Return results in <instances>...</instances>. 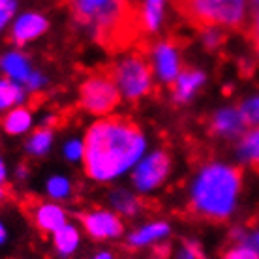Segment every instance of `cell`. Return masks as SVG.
I'll list each match as a JSON object with an SVG mask.
<instances>
[{
	"label": "cell",
	"instance_id": "1",
	"mask_svg": "<svg viewBox=\"0 0 259 259\" xmlns=\"http://www.w3.org/2000/svg\"><path fill=\"white\" fill-rule=\"evenodd\" d=\"M145 147V136L134 120L126 117L98 120L84 139V171L94 181H111L128 171L143 156Z\"/></svg>",
	"mask_w": 259,
	"mask_h": 259
},
{
	"label": "cell",
	"instance_id": "2",
	"mask_svg": "<svg viewBox=\"0 0 259 259\" xmlns=\"http://www.w3.org/2000/svg\"><path fill=\"white\" fill-rule=\"evenodd\" d=\"M240 190V171L210 163L199 171L192 186V208L197 216L222 222L233 212Z\"/></svg>",
	"mask_w": 259,
	"mask_h": 259
},
{
	"label": "cell",
	"instance_id": "3",
	"mask_svg": "<svg viewBox=\"0 0 259 259\" xmlns=\"http://www.w3.org/2000/svg\"><path fill=\"white\" fill-rule=\"evenodd\" d=\"M177 12L197 28H244L248 21V0H173Z\"/></svg>",
	"mask_w": 259,
	"mask_h": 259
},
{
	"label": "cell",
	"instance_id": "4",
	"mask_svg": "<svg viewBox=\"0 0 259 259\" xmlns=\"http://www.w3.org/2000/svg\"><path fill=\"white\" fill-rule=\"evenodd\" d=\"M109 71L120 94L128 100H137L149 94L150 84H152V66L143 53H132L128 57H124Z\"/></svg>",
	"mask_w": 259,
	"mask_h": 259
},
{
	"label": "cell",
	"instance_id": "5",
	"mask_svg": "<svg viewBox=\"0 0 259 259\" xmlns=\"http://www.w3.org/2000/svg\"><path fill=\"white\" fill-rule=\"evenodd\" d=\"M118 100H120V91L109 70L89 77L81 87V105L92 115L109 113L111 109H115Z\"/></svg>",
	"mask_w": 259,
	"mask_h": 259
},
{
	"label": "cell",
	"instance_id": "6",
	"mask_svg": "<svg viewBox=\"0 0 259 259\" xmlns=\"http://www.w3.org/2000/svg\"><path fill=\"white\" fill-rule=\"evenodd\" d=\"M169 169H171V162H169L167 152L158 150L137 165V169L134 171V184L141 192L154 190L156 186H160L165 181V177L169 175Z\"/></svg>",
	"mask_w": 259,
	"mask_h": 259
},
{
	"label": "cell",
	"instance_id": "7",
	"mask_svg": "<svg viewBox=\"0 0 259 259\" xmlns=\"http://www.w3.org/2000/svg\"><path fill=\"white\" fill-rule=\"evenodd\" d=\"M26 214L32 218L39 231H46V233H55L66 224L64 210L57 205H49V203L30 201L26 207Z\"/></svg>",
	"mask_w": 259,
	"mask_h": 259
},
{
	"label": "cell",
	"instance_id": "8",
	"mask_svg": "<svg viewBox=\"0 0 259 259\" xmlns=\"http://www.w3.org/2000/svg\"><path fill=\"white\" fill-rule=\"evenodd\" d=\"M81 222H83L87 233L94 239H111V237H118L122 233V222L107 210L84 214L81 216Z\"/></svg>",
	"mask_w": 259,
	"mask_h": 259
},
{
	"label": "cell",
	"instance_id": "9",
	"mask_svg": "<svg viewBox=\"0 0 259 259\" xmlns=\"http://www.w3.org/2000/svg\"><path fill=\"white\" fill-rule=\"evenodd\" d=\"M152 59H154V68L158 77L162 79V81H165V83L175 81L177 75L181 73V59H179L177 47L167 44V41L158 44L154 47Z\"/></svg>",
	"mask_w": 259,
	"mask_h": 259
},
{
	"label": "cell",
	"instance_id": "10",
	"mask_svg": "<svg viewBox=\"0 0 259 259\" xmlns=\"http://www.w3.org/2000/svg\"><path fill=\"white\" fill-rule=\"evenodd\" d=\"M248 124L242 117L240 109H222L212 118V130L218 136L237 137L242 136V132Z\"/></svg>",
	"mask_w": 259,
	"mask_h": 259
},
{
	"label": "cell",
	"instance_id": "11",
	"mask_svg": "<svg viewBox=\"0 0 259 259\" xmlns=\"http://www.w3.org/2000/svg\"><path fill=\"white\" fill-rule=\"evenodd\" d=\"M47 28L46 17H41L38 13H26L23 17L17 19V23L13 25L12 36L17 44H26L30 39L38 38L39 34H44Z\"/></svg>",
	"mask_w": 259,
	"mask_h": 259
},
{
	"label": "cell",
	"instance_id": "12",
	"mask_svg": "<svg viewBox=\"0 0 259 259\" xmlns=\"http://www.w3.org/2000/svg\"><path fill=\"white\" fill-rule=\"evenodd\" d=\"M205 81V75L197 70H184L181 71L175 79V87H173V98L175 102L182 104V102H188L190 98L194 96L195 91L199 89Z\"/></svg>",
	"mask_w": 259,
	"mask_h": 259
},
{
	"label": "cell",
	"instance_id": "13",
	"mask_svg": "<svg viewBox=\"0 0 259 259\" xmlns=\"http://www.w3.org/2000/svg\"><path fill=\"white\" fill-rule=\"evenodd\" d=\"M0 68L13 81H26L28 75H30L28 60L21 53H8V55H4L2 60H0Z\"/></svg>",
	"mask_w": 259,
	"mask_h": 259
},
{
	"label": "cell",
	"instance_id": "14",
	"mask_svg": "<svg viewBox=\"0 0 259 259\" xmlns=\"http://www.w3.org/2000/svg\"><path fill=\"white\" fill-rule=\"evenodd\" d=\"M163 0H143L141 4V25L145 32H156L162 23Z\"/></svg>",
	"mask_w": 259,
	"mask_h": 259
},
{
	"label": "cell",
	"instance_id": "15",
	"mask_svg": "<svg viewBox=\"0 0 259 259\" xmlns=\"http://www.w3.org/2000/svg\"><path fill=\"white\" fill-rule=\"evenodd\" d=\"M169 233V226L163 222H156V224H149V226L141 227L139 231H136L134 235H130L128 242L132 246H145L150 244L158 239H163Z\"/></svg>",
	"mask_w": 259,
	"mask_h": 259
},
{
	"label": "cell",
	"instance_id": "16",
	"mask_svg": "<svg viewBox=\"0 0 259 259\" xmlns=\"http://www.w3.org/2000/svg\"><path fill=\"white\" fill-rule=\"evenodd\" d=\"M239 154L244 162L259 169V126H253V130L244 134L239 147Z\"/></svg>",
	"mask_w": 259,
	"mask_h": 259
},
{
	"label": "cell",
	"instance_id": "17",
	"mask_svg": "<svg viewBox=\"0 0 259 259\" xmlns=\"http://www.w3.org/2000/svg\"><path fill=\"white\" fill-rule=\"evenodd\" d=\"M79 244V233L73 226H62L55 231V248L60 255H70L77 250Z\"/></svg>",
	"mask_w": 259,
	"mask_h": 259
},
{
	"label": "cell",
	"instance_id": "18",
	"mask_svg": "<svg viewBox=\"0 0 259 259\" xmlns=\"http://www.w3.org/2000/svg\"><path fill=\"white\" fill-rule=\"evenodd\" d=\"M30 124H32V115L28 113L26 109H13L12 113H8L6 118H4V130H6L8 134H23L26 130L30 128Z\"/></svg>",
	"mask_w": 259,
	"mask_h": 259
},
{
	"label": "cell",
	"instance_id": "19",
	"mask_svg": "<svg viewBox=\"0 0 259 259\" xmlns=\"http://www.w3.org/2000/svg\"><path fill=\"white\" fill-rule=\"evenodd\" d=\"M23 98H25V92L15 81L0 79V111L19 104Z\"/></svg>",
	"mask_w": 259,
	"mask_h": 259
},
{
	"label": "cell",
	"instance_id": "20",
	"mask_svg": "<svg viewBox=\"0 0 259 259\" xmlns=\"http://www.w3.org/2000/svg\"><path fill=\"white\" fill-rule=\"evenodd\" d=\"M53 143V134L49 132V130H38L36 134H32V137H30V141L26 143V149H28V152L34 156H41L46 154L47 150H49V147H51Z\"/></svg>",
	"mask_w": 259,
	"mask_h": 259
},
{
	"label": "cell",
	"instance_id": "21",
	"mask_svg": "<svg viewBox=\"0 0 259 259\" xmlns=\"http://www.w3.org/2000/svg\"><path fill=\"white\" fill-rule=\"evenodd\" d=\"M111 201L113 205L118 208V212L128 214V216H134L139 210V199H136L132 194L124 192V190H118V192H113L111 195Z\"/></svg>",
	"mask_w": 259,
	"mask_h": 259
},
{
	"label": "cell",
	"instance_id": "22",
	"mask_svg": "<svg viewBox=\"0 0 259 259\" xmlns=\"http://www.w3.org/2000/svg\"><path fill=\"white\" fill-rule=\"evenodd\" d=\"M70 181L64 177H53L51 181L47 182V192L55 199H64L70 195Z\"/></svg>",
	"mask_w": 259,
	"mask_h": 259
},
{
	"label": "cell",
	"instance_id": "23",
	"mask_svg": "<svg viewBox=\"0 0 259 259\" xmlns=\"http://www.w3.org/2000/svg\"><path fill=\"white\" fill-rule=\"evenodd\" d=\"M203 41L208 49L218 47L224 41V28L218 26H210V28H203Z\"/></svg>",
	"mask_w": 259,
	"mask_h": 259
},
{
	"label": "cell",
	"instance_id": "24",
	"mask_svg": "<svg viewBox=\"0 0 259 259\" xmlns=\"http://www.w3.org/2000/svg\"><path fill=\"white\" fill-rule=\"evenodd\" d=\"M224 259H259V252L252 246H239L229 250Z\"/></svg>",
	"mask_w": 259,
	"mask_h": 259
},
{
	"label": "cell",
	"instance_id": "25",
	"mask_svg": "<svg viewBox=\"0 0 259 259\" xmlns=\"http://www.w3.org/2000/svg\"><path fill=\"white\" fill-rule=\"evenodd\" d=\"M64 152H66V156H68V160H79V158H83L84 145L79 143L77 139H73V141H70L66 145Z\"/></svg>",
	"mask_w": 259,
	"mask_h": 259
},
{
	"label": "cell",
	"instance_id": "26",
	"mask_svg": "<svg viewBox=\"0 0 259 259\" xmlns=\"http://www.w3.org/2000/svg\"><path fill=\"white\" fill-rule=\"evenodd\" d=\"M13 10H15V2L13 0H0V28L6 25L8 19L12 17Z\"/></svg>",
	"mask_w": 259,
	"mask_h": 259
},
{
	"label": "cell",
	"instance_id": "27",
	"mask_svg": "<svg viewBox=\"0 0 259 259\" xmlns=\"http://www.w3.org/2000/svg\"><path fill=\"white\" fill-rule=\"evenodd\" d=\"M250 39H252V46L255 49V53L259 55V12H255L250 25Z\"/></svg>",
	"mask_w": 259,
	"mask_h": 259
},
{
	"label": "cell",
	"instance_id": "28",
	"mask_svg": "<svg viewBox=\"0 0 259 259\" xmlns=\"http://www.w3.org/2000/svg\"><path fill=\"white\" fill-rule=\"evenodd\" d=\"M179 259H203L197 244H186L182 248V252L179 253Z\"/></svg>",
	"mask_w": 259,
	"mask_h": 259
},
{
	"label": "cell",
	"instance_id": "29",
	"mask_svg": "<svg viewBox=\"0 0 259 259\" xmlns=\"http://www.w3.org/2000/svg\"><path fill=\"white\" fill-rule=\"evenodd\" d=\"M25 83H26V87H28V89H38L39 84L44 83V77H41L39 73H30Z\"/></svg>",
	"mask_w": 259,
	"mask_h": 259
},
{
	"label": "cell",
	"instance_id": "30",
	"mask_svg": "<svg viewBox=\"0 0 259 259\" xmlns=\"http://www.w3.org/2000/svg\"><path fill=\"white\" fill-rule=\"evenodd\" d=\"M4 179H6V165H4V162L0 160V184L4 182Z\"/></svg>",
	"mask_w": 259,
	"mask_h": 259
},
{
	"label": "cell",
	"instance_id": "31",
	"mask_svg": "<svg viewBox=\"0 0 259 259\" xmlns=\"http://www.w3.org/2000/svg\"><path fill=\"white\" fill-rule=\"evenodd\" d=\"M94 259H113L111 257V253H107V252H102V253H98L96 257Z\"/></svg>",
	"mask_w": 259,
	"mask_h": 259
},
{
	"label": "cell",
	"instance_id": "32",
	"mask_svg": "<svg viewBox=\"0 0 259 259\" xmlns=\"http://www.w3.org/2000/svg\"><path fill=\"white\" fill-rule=\"evenodd\" d=\"M6 239V231H4V226L0 224V244H2V240Z\"/></svg>",
	"mask_w": 259,
	"mask_h": 259
},
{
	"label": "cell",
	"instance_id": "33",
	"mask_svg": "<svg viewBox=\"0 0 259 259\" xmlns=\"http://www.w3.org/2000/svg\"><path fill=\"white\" fill-rule=\"evenodd\" d=\"M250 2H252L253 10H255V12H259V0H250Z\"/></svg>",
	"mask_w": 259,
	"mask_h": 259
},
{
	"label": "cell",
	"instance_id": "34",
	"mask_svg": "<svg viewBox=\"0 0 259 259\" xmlns=\"http://www.w3.org/2000/svg\"><path fill=\"white\" fill-rule=\"evenodd\" d=\"M2 197H4V190L0 188V199H2Z\"/></svg>",
	"mask_w": 259,
	"mask_h": 259
},
{
	"label": "cell",
	"instance_id": "35",
	"mask_svg": "<svg viewBox=\"0 0 259 259\" xmlns=\"http://www.w3.org/2000/svg\"><path fill=\"white\" fill-rule=\"evenodd\" d=\"M257 242H259V237H257Z\"/></svg>",
	"mask_w": 259,
	"mask_h": 259
}]
</instances>
